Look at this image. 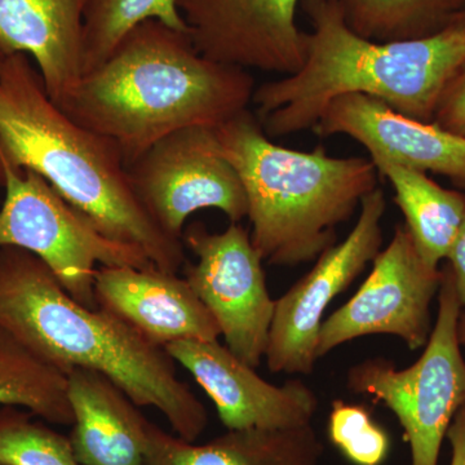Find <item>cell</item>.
Segmentation results:
<instances>
[{
	"instance_id": "cell-8",
	"label": "cell",
	"mask_w": 465,
	"mask_h": 465,
	"mask_svg": "<svg viewBox=\"0 0 465 465\" xmlns=\"http://www.w3.org/2000/svg\"><path fill=\"white\" fill-rule=\"evenodd\" d=\"M137 200L167 235L182 241L188 217L222 211L231 223L247 217L237 171L223 154L215 128L191 127L155 143L127 167Z\"/></svg>"
},
{
	"instance_id": "cell-9",
	"label": "cell",
	"mask_w": 465,
	"mask_h": 465,
	"mask_svg": "<svg viewBox=\"0 0 465 465\" xmlns=\"http://www.w3.org/2000/svg\"><path fill=\"white\" fill-rule=\"evenodd\" d=\"M183 244L197 256L185 280L215 318L226 348L258 369L265 358L275 300L266 287L262 259L241 223L222 232L201 222L183 229Z\"/></svg>"
},
{
	"instance_id": "cell-10",
	"label": "cell",
	"mask_w": 465,
	"mask_h": 465,
	"mask_svg": "<svg viewBox=\"0 0 465 465\" xmlns=\"http://www.w3.org/2000/svg\"><path fill=\"white\" fill-rule=\"evenodd\" d=\"M385 211L387 200L378 186L361 202L347 237L323 251L312 271L275 300L264 358L273 374L313 372L324 312L381 252Z\"/></svg>"
},
{
	"instance_id": "cell-25",
	"label": "cell",
	"mask_w": 465,
	"mask_h": 465,
	"mask_svg": "<svg viewBox=\"0 0 465 465\" xmlns=\"http://www.w3.org/2000/svg\"><path fill=\"white\" fill-rule=\"evenodd\" d=\"M433 124L449 133L465 136V64L440 94Z\"/></svg>"
},
{
	"instance_id": "cell-13",
	"label": "cell",
	"mask_w": 465,
	"mask_h": 465,
	"mask_svg": "<svg viewBox=\"0 0 465 465\" xmlns=\"http://www.w3.org/2000/svg\"><path fill=\"white\" fill-rule=\"evenodd\" d=\"M167 353L206 391L228 430H283L312 424L316 393L298 381L273 385L216 341L171 342Z\"/></svg>"
},
{
	"instance_id": "cell-16",
	"label": "cell",
	"mask_w": 465,
	"mask_h": 465,
	"mask_svg": "<svg viewBox=\"0 0 465 465\" xmlns=\"http://www.w3.org/2000/svg\"><path fill=\"white\" fill-rule=\"evenodd\" d=\"M84 0H0V52L32 57L60 105L84 75Z\"/></svg>"
},
{
	"instance_id": "cell-29",
	"label": "cell",
	"mask_w": 465,
	"mask_h": 465,
	"mask_svg": "<svg viewBox=\"0 0 465 465\" xmlns=\"http://www.w3.org/2000/svg\"><path fill=\"white\" fill-rule=\"evenodd\" d=\"M455 17H457L458 20L460 21V23L463 24V25L465 26V8L463 9V11L459 12L457 16Z\"/></svg>"
},
{
	"instance_id": "cell-7",
	"label": "cell",
	"mask_w": 465,
	"mask_h": 465,
	"mask_svg": "<svg viewBox=\"0 0 465 465\" xmlns=\"http://www.w3.org/2000/svg\"><path fill=\"white\" fill-rule=\"evenodd\" d=\"M0 249L17 247L50 268L66 292L97 308L100 266H154L142 250L110 240L84 213L64 200L41 174L9 164L0 154Z\"/></svg>"
},
{
	"instance_id": "cell-17",
	"label": "cell",
	"mask_w": 465,
	"mask_h": 465,
	"mask_svg": "<svg viewBox=\"0 0 465 465\" xmlns=\"http://www.w3.org/2000/svg\"><path fill=\"white\" fill-rule=\"evenodd\" d=\"M72 407L69 439L82 465H146L150 420L105 376L75 369L67 374Z\"/></svg>"
},
{
	"instance_id": "cell-14",
	"label": "cell",
	"mask_w": 465,
	"mask_h": 465,
	"mask_svg": "<svg viewBox=\"0 0 465 465\" xmlns=\"http://www.w3.org/2000/svg\"><path fill=\"white\" fill-rule=\"evenodd\" d=\"M313 131L321 137H351L367 150L369 158L440 174L465 191V136L401 114L382 101L365 94L339 97Z\"/></svg>"
},
{
	"instance_id": "cell-19",
	"label": "cell",
	"mask_w": 465,
	"mask_h": 465,
	"mask_svg": "<svg viewBox=\"0 0 465 465\" xmlns=\"http://www.w3.org/2000/svg\"><path fill=\"white\" fill-rule=\"evenodd\" d=\"M379 174L390 182L394 201L405 217L421 258L439 268L448 258L465 219V194L442 188L427 173L382 158H370Z\"/></svg>"
},
{
	"instance_id": "cell-11",
	"label": "cell",
	"mask_w": 465,
	"mask_h": 465,
	"mask_svg": "<svg viewBox=\"0 0 465 465\" xmlns=\"http://www.w3.org/2000/svg\"><path fill=\"white\" fill-rule=\"evenodd\" d=\"M440 281L442 271L428 265L405 224L397 225L356 295L321 324L318 360L369 335L397 336L411 351L424 348L432 333L430 305Z\"/></svg>"
},
{
	"instance_id": "cell-4",
	"label": "cell",
	"mask_w": 465,
	"mask_h": 465,
	"mask_svg": "<svg viewBox=\"0 0 465 465\" xmlns=\"http://www.w3.org/2000/svg\"><path fill=\"white\" fill-rule=\"evenodd\" d=\"M0 154L41 174L103 234L142 250L155 268L177 273L188 262L183 241L162 231L137 200L115 143L63 112L24 54L0 61Z\"/></svg>"
},
{
	"instance_id": "cell-6",
	"label": "cell",
	"mask_w": 465,
	"mask_h": 465,
	"mask_svg": "<svg viewBox=\"0 0 465 465\" xmlns=\"http://www.w3.org/2000/svg\"><path fill=\"white\" fill-rule=\"evenodd\" d=\"M439 313L420 358L399 370L376 357L351 367L348 390L382 403L399 419L411 451V465H439L450 424L465 403V360L458 338L461 314L449 266H443Z\"/></svg>"
},
{
	"instance_id": "cell-2",
	"label": "cell",
	"mask_w": 465,
	"mask_h": 465,
	"mask_svg": "<svg viewBox=\"0 0 465 465\" xmlns=\"http://www.w3.org/2000/svg\"><path fill=\"white\" fill-rule=\"evenodd\" d=\"M0 329L64 374L105 376L134 405L157 410L180 439L195 442L208 427L206 407L166 349L114 314L76 302L42 260L17 247L0 249Z\"/></svg>"
},
{
	"instance_id": "cell-27",
	"label": "cell",
	"mask_w": 465,
	"mask_h": 465,
	"mask_svg": "<svg viewBox=\"0 0 465 465\" xmlns=\"http://www.w3.org/2000/svg\"><path fill=\"white\" fill-rule=\"evenodd\" d=\"M451 445L452 457L450 465H465V403L455 415L446 433Z\"/></svg>"
},
{
	"instance_id": "cell-30",
	"label": "cell",
	"mask_w": 465,
	"mask_h": 465,
	"mask_svg": "<svg viewBox=\"0 0 465 465\" xmlns=\"http://www.w3.org/2000/svg\"><path fill=\"white\" fill-rule=\"evenodd\" d=\"M3 57H5V54H3L2 52H0V61L3 60Z\"/></svg>"
},
{
	"instance_id": "cell-1",
	"label": "cell",
	"mask_w": 465,
	"mask_h": 465,
	"mask_svg": "<svg viewBox=\"0 0 465 465\" xmlns=\"http://www.w3.org/2000/svg\"><path fill=\"white\" fill-rule=\"evenodd\" d=\"M255 90L249 70L210 60L188 33L148 20L58 106L114 142L128 167L168 134L217 128L249 110Z\"/></svg>"
},
{
	"instance_id": "cell-26",
	"label": "cell",
	"mask_w": 465,
	"mask_h": 465,
	"mask_svg": "<svg viewBox=\"0 0 465 465\" xmlns=\"http://www.w3.org/2000/svg\"><path fill=\"white\" fill-rule=\"evenodd\" d=\"M446 260H448L446 265L449 266L454 281L459 302L463 308L465 307V219Z\"/></svg>"
},
{
	"instance_id": "cell-24",
	"label": "cell",
	"mask_w": 465,
	"mask_h": 465,
	"mask_svg": "<svg viewBox=\"0 0 465 465\" xmlns=\"http://www.w3.org/2000/svg\"><path fill=\"white\" fill-rule=\"evenodd\" d=\"M327 433L332 445L353 465H381L390 455V436L365 406L333 401Z\"/></svg>"
},
{
	"instance_id": "cell-23",
	"label": "cell",
	"mask_w": 465,
	"mask_h": 465,
	"mask_svg": "<svg viewBox=\"0 0 465 465\" xmlns=\"http://www.w3.org/2000/svg\"><path fill=\"white\" fill-rule=\"evenodd\" d=\"M0 465H82L69 437L27 410L0 406Z\"/></svg>"
},
{
	"instance_id": "cell-5",
	"label": "cell",
	"mask_w": 465,
	"mask_h": 465,
	"mask_svg": "<svg viewBox=\"0 0 465 465\" xmlns=\"http://www.w3.org/2000/svg\"><path fill=\"white\" fill-rule=\"evenodd\" d=\"M215 133L246 193L251 241L268 264L317 260L336 243L338 226L378 188L371 159L330 157L323 146L313 152L284 148L266 136L250 109Z\"/></svg>"
},
{
	"instance_id": "cell-21",
	"label": "cell",
	"mask_w": 465,
	"mask_h": 465,
	"mask_svg": "<svg viewBox=\"0 0 465 465\" xmlns=\"http://www.w3.org/2000/svg\"><path fill=\"white\" fill-rule=\"evenodd\" d=\"M464 0H338L348 26L375 42L424 38L445 29Z\"/></svg>"
},
{
	"instance_id": "cell-3",
	"label": "cell",
	"mask_w": 465,
	"mask_h": 465,
	"mask_svg": "<svg viewBox=\"0 0 465 465\" xmlns=\"http://www.w3.org/2000/svg\"><path fill=\"white\" fill-rule=\"evenodd\" d=\"M312 21L307 54L298 72L256 87L252 103L269 139L313 130L330 104L365 94L401 114L433 122L446 85L465 64V26L400 42L354 33L338 0H302Z\"/></svg>"
},
{
	"instance_id": "cell-15",
	"label": "cell",
	"mask_w": 465,
	"mask_h": 465,
	"mask_svg": "<svg viewBox=\"0 0 465 465\" xmlns=\"http://www.w3.org/2000/svg\"><path fill=\"white\" fill-rule=\"evenodd\" d=\"M94 298L97 308L162 348L179 341H216L222 336L188 281L155 266H100Z\"/></svg>"
},
{
	"instance_id": "cell-12",
	"label": "cell",
	"mask_w": 465,
	"mask_h": 465,
	"mask_svg": "<svg viewBox=\"0 0 465 465\" xmlns=\"http://www.w3.org/2000/svg\"><path fill=\"white\" fill-rule=\"evenodd\" d=\"M302 0H177L193 45L216 63L290 75L307 54L296 23Z\"/></svg>"
},
{
	"instance_id": "cell-28",
	"label": "cell",
	"mask_w": 465,
	"mask_h": 465,
	"mask_svg": "<svg viewBox=\"0 0 465 465\" xmlns=\"http://www.w3.org/2000/svg\"><path fill=\"white\" fill-rule=\"evenodd\" d=\"M458 338L460 345L465 347V313L460 314V318H459L458 323Z\"/></svg>"
},
{
	"instance_id": "cell-20",
	"label": "cell",
	"mask_w": 465,
	"mask_h": 465,
	"mask_svg": "<svg viewBox=\"0 0 465 465\" xmlns=\"http://www.w3.org/2000/svg\"><path fill=\"white\" fill-rule=\"evenodd\" d=\"M0 406L24 407L50 424L72 427L67 375L0 329Z\"/></svg>"
},
{
	"instance_id": "cell-22",
	"label": "cell",
	"mask_w": 465,
	"mask_h": 465,
	"mask_svg": "<svg viewBox=\"0 0 465 465\" xmlns=\"http://www.w3.org/2000/svg\"><path fill=\"white\" fill-rule=\"evenodd\" d=\"M177 0H84V75L105 63L134 27L148 20L188 33Z\"/></svg>"
},
{
	"instance_id": "cell-18",
	"label": "cell",
	"mask_w": 465,
	"mask_h": 465,
	"mask_svg": "<svg viewBox=\"0 0 465 465\" xmlns=\"http://www.w3.org/2000/svg\"><path fill=\"white\" fill-rule=\"evenodd\" d=\"M323 445L312 424L283 430H228L188 442L150 421L146 465H320Z\"/></svg>"
}]
</instances>
